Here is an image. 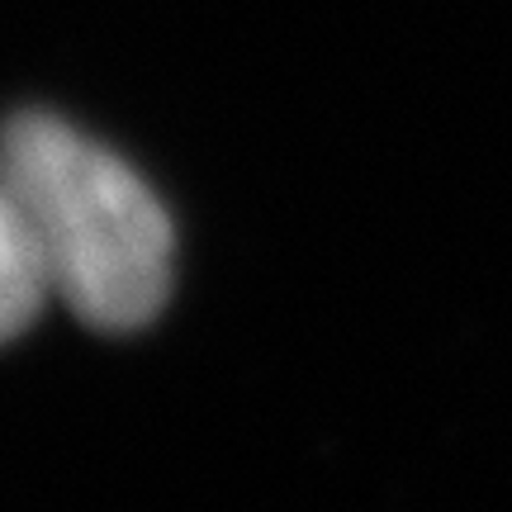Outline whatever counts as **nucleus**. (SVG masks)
Wrapping results in <instances>:
<instances>
[{
    "label": "nucleus",
    "instance_id": "nucleus-1",
    "mask_svg": "<svg viewBox=\"0 0 512 512\" xmlns=\"http://www.w3.org/2000/svg\"><path fill=\"white\" fill-rule=\"evenodd\" d=\"M0 181L38 242L53 299L100 332L147 328L176 285V228L152 185L53 114H15Z\"/></svg>",
    "mask_w": 512,
    "mask_h": 512
},
{
    "label": "nucleus",
    "instance_id": "nucleus-2",
    "mask_svg": "<svg viewBox=\"0 0 512 512\" xmlns=\"http://www.w3.org/2000/svg\"><path fill=\"white\" fill-rule=\"evenodd\" d=\"M43 299H53V285L43 271L38 242L29 233L19 200L10 195V185L0 181V342H10L29 328L43 309Z\"/></svg>",
    "mask_w": 512,
    "mask_h": 512
}]
</instances>
